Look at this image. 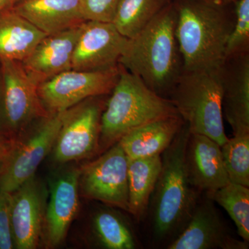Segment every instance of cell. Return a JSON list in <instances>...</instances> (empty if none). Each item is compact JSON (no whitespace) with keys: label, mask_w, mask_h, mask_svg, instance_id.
<instances>
[{"label":"cell","mask_w":249,"mask_h":249,"mask_svg":"<svg viewBox=\"0 0 249 249\" xmlns=\"http://www.w3.org/2000/svg\"><path fill=\"white\" fill-rule=\"evenodd\" d=\"M206 197L217 203L233 221L242 240L249 242V187L230 182L209 193Z\"/></svg>","instance_id":"cb8c5ba5"},{"label":"cell","mask_w":249,"mask_h":249,"mask_svg":"<svg viewBox=\"0 0 249 249\" xmlns=\"http://www.w3.org/2000/svg\"><path fill=\"white\" fill-rule=\"evenodd\" d=\"M13 9L47 35L85 22L80 0H20Z\"/></svg>","instance_id":"ac0fdd59"},{"label":"cell","mask_w":249,"mask_h":249,"mask_svg":"<svg viewBox=\"0 0 249 249\" xmlns=\"http://www.w3.org/2000/svg\"><path fill=\"white\" fill-rule=\"evenodd\" d=\"M103 96L88 98L65 111L52 150L55 163L78 161L98 152L106 103Z\"/></svg>","instance_id":"ba28073f"},{"label":"cell","mask_w":249,"mask_h":249,"mask_svg":"<svg viewBox=\"0 0 249 249\" xmlns=\"http://www.w3.org/2000/svg\"><path fill=\"white\" fill-rule=\"evenodd\" d=\"M168 249H247L249 242L232 237L209 198L197 201L182 231L167 245Z\"/></svg>","instance_id":"4fadbf2b"},{"label":"cell","mask_w":249,"mask_h":249,"mask_svg":"<svg viewBox=\"0 0 249 249\" xmlns=\"http://www.w3.org/2000/svg\"><path fill=\"white\" fill-rule=\"evenodd\" d=\"M170 0H121L113 24L121 35L132 38Z\"/></svg>","instance_id":"603a6c76"},{"label":"cell","mask_w":249,"mask_h":249,"mask_svg":"<svg viewBox=\"0 0 249 249\" xmlns=\"http://www.w3.org/2000/svg\"><path fill=\"white\" fill-rule=\"evenodd\" d=\"M47 34L13 8L0 14V60L22 62Z\"/></svg>","instance_id":"ffe728a7"},{"label":"cell","mask_w":249,"mask_h":249,"mask_svg":"<svg viewBox=\"0 0 249 249\" xmlns=\"http://www.w3.org/2000/svg\"><path fill=\"white\" fill-rule=\"evenodd\" d=\"M14 139L10 138L0 129V151L5 150L11 145Z\"/></svg>","instance_id":"f1b7e54d"},{"label":"cell","mask_w":249,"mask_h":249,"mask_svg":"<svg viewBox=\"0 0 249 249\" xmlns=\"http://www.w3.org/2000/svg\"><path fill=\"white\" fill-rule=\"evenodd\" d=\"M221 150L230 182L249 187V134L233 136Z\"/></svg>","instance_id":"d4e9b609"},{"label":"cell","mask_w":249,"mask_h":249,"mask_svg":"<svg viewBox=\"0 0 249 249\" xmlns=\"http://www.w3.org/2000/svg\"><path fill=\"white\" fill-rule=\"evenodd\" d=\"M119 66V79L101 116L99 153L107 150L132 129L179 116L170 98L160 96L142 78Z\"/></svg>","instance_id":"277c9868"},{"label":"cell","mask_w":249,"mask_h":249,"mask_svg":"<svg viewBox=\"0 0 249 249\" xmlns=\"http://www.w3.org/2000/svg\"><path fill=\"white\" fill-rule=\"evenodd\" d=\"M80 30L81 24L46 36L30 55L22 61L24 70L37 85L71 70L73 51Z\"/></svg>","instance_id":"e0dca14e"},{"label":"cell","mask_w":249,"mask_h":249,"mask_svg":"<svg viewBox=\"0 0 249 249\" xmlns=\"http://www.w3.org/2000/svg\"><path fill=\"white\" fill-rule=\"evenodd\" d=\"M176 22V10L170 1L139 34L128 38L119 61L121 66L165 98L170 97L183 70Z\"/></svg>","instance_id":"6da1fadb"},{"label":"cell","mask_w":249,"mask_h":249,"mask_svg":"<svg viewBox=\"0 0 249 249\" xmlns=\"http://www.w3.org/2000/svg\"><path fill=\"white\" fill-rule=\"evenodd\" d=\"M161 169V155L128 160V213L140 221L148 210L150 198Z\"/></svg>","instance_id":"44dd1931"},{"label":"cell","mask_w":249,"mask_h":249,"mask_svg":"<svg viewBox=\"0 0 249 249\" xmlns=\"http://www.w3.org/2000/svg\"><path fill=\"white\" fill-rule=\"evenodd\" d=\"M223 68L183 70L169 97L191 133L207 136L220 146L229 139L222 109Z\"/></svg>","instance_id":"5b68a950"},{"label":"cell","mask_w":249,"mask_h":249,"mask_svg":"<svg viewBox=\"0 0 249 249\" xmlns=\"http://www.w3.org/2000/svg\"><path fill=\"white\" fill-rule=\"evenodd\" d=\"M121 0H80L86 21L112 22Z\"/></svg>","instance_id":"4316f807"},{"label":"cell","mask_w":249,"mask_h":249,"mask_svg":"<svg viewBox=\"0 0 249 249\" xmlns=\"http://www.w3.org/2000/svg\"><path fill=\"white\" fill-rule=\"evenodd\" d=\"M186 124L169 147L161 154V169L150 198L152 231L158 240L173 241L191 219L198 201L185 165V152L190 136Z\"/></svg>","instance_id":"3957f363"},{"label":"cell","mask_w":249,"mask_h":249,"mask_svg":"<svg viewBox=\"0 0 249 249\" xmlns=\"http://www.w3.org/2000/svg\"><path fill=\"white\" fill-rule=\"evenodd\" d=\"M47 188L33 177L11 193V220L14 248L34 249L43 230Z\"/></svg>","instance_id":"7c38bea8"},{"label":"cell","mask_w":249,"mask_h":249,"mask_svg":"<svg viewBox=\"0 0 249 249\" xmlns=\"http://www.w3.org/2000/svg\"><path fill=\"white\" fill-rule=\"evenodd\" d=\"M209 4L217 5V6H232L238 0H200Z\"/></svg>","instance_id":"f546056e"},{"label":"cell","mask_w":249,"mask_h":249,"mask_svg":"<svg viewBox=\"0 0 249 249\" xmlns=\"http://www.w3.org/2000/svg\"><path fill=\"white\" fill-rule=\"evenodd\" d=\"M11 193L0 192V249L14 248L11 220Z\"/></svg>","instance_id":"83f0119b"},{"label":"cell","mask_w":249,"mask_h":249,"mask_svg":"<svg viewBox=\"0 0 249 249\" xmlns=\"http://www.w3.org/2000/svg\"><path fill=\"white\" fill-rule=\"evenodd\" d=\"M37 85L22 62L0 60V129L10 138L48 115L39 99Z\"/></svg>","instance_id":"52a82bcc"},{"label":"cell","mask_w":249,"mask_h":249,"mask_svg":"<svg viewBox=\"0 0 249 249\" xmlns=\"http://www.w3.org/2000/svg\"><path fill=\"white\" fill-rule=\"evenodd\" d=\"M183 124L179 116L160 119L129 131L118 142L128 160L161 155Z\"/></svg>","instance_id":"d6986e66"},{"label":"cell","mask_w":249,"mask_h":249,"mask_svg":"<svg viewBox=\"0 0 249 249\" xmlns=\"http://www.w3.org/2000/svg\"><path fill=\"white\" fill-rule=\"evenodd\" d=\"M9 146L7 148L5 149V150H2V151H0V164H1V160H3V157H4L5 153H6V150H8V148H9Z\"/></svg>","instance_id":"1f68e13d"},{"label":"cell","mask_w":249,"mask_h":249,"mask_svg":"<svg viewBox=\"0 0 249 249\" xmlns=\"http://www.w3.org/2000/svg\"><path fill=\"white\" fill-rule=\"evenodd\" d=\"M176 33L183 70H209L224 66L226 45L235 14L228 6L200 0H173Z\"/></svg>","instance_id":"7a4b0ae2"},{"label":"cell","mask_w":249,"mask_h":249,"mask_svg":"<svg viewBox=\"0 0 249 249\" xmlns=\"http://www.w3.org/2000/svg\"><path fill=\"white\" fill-rule=\"evenodd\" d=\"M80 168L60 172L50 185L42 237L47 248L58 247L66 237L79 208Z\"/></svg>","instance_id":"5bb4252c"},{"label":"cell","mask_w":249,"mask_h":249,"mask_svg":"<svg viewBox=\"0 0 249 249\" xmlns=\"http://www.w3.org/2000/svg\"><path fill=\"white\" fill-rule=\"evenodd\" d=\"M120 74L119 65L103 71L70 70L37 85V94L47 114L67 110L85 100L109 94Z\"/></svg>","instance_id":"9c48e42d"},{"label":"cell","mask_w":249,"mask_h":249,"mask_svg":"<svg viewBox=\"0 0 249 249\" xmlns=\"http://www.w3.org/2000/svg\"><path fill=\"white\" fill-rule=\"evenodd\" d=\"M20 0H0V14L6 10L11 9Z\"/></svg>","instance_id":"4dcf8cb0"},{"label":"cell","mask_w":249,"mask_h":249,"mask_svg":"<svg viewBox=\"0 0 249 249\" xmlns=\"http://www.w3.org/2000/svg\"><path fill=\"white\" fill-rule=\"evenodd\" d=\"M185 165L191 186L199 193L214 191L230 183L221 146L207 136L190 133Z\"/></svg>","instance_id":"2e32d148"},{"label":"cell","mask_w":249,"mask_h":249,"mask_svg":"<svg viewBox=\"0 0 249 249\" xmlns=\"http://www.w3.org/2000/svg\"><path fill=\"white\" fill-rule=\"evenodd\" d=\"M65 111L42 118L29 132L13 140L0 164V192L11 193L35 176L36 170L52 152Z\"/></svg>","instance_id":"8992f818"},{"label":"cell","mask_w":249,"mask_h":249,"mask_svg":"<svg viewBox=\"0 0 249 249\" xmlns=\"http://www.w3.org/2000/svg\"><path fill=\"white\" fill-rule=\"evenodd\" d=\"M223 118L233 136L249 134V54H237L226 60L223 68Z\"/></svg>","instance_id":"9a60e30c"},{"label":"cell","mask_w":249,"mask_h":249,"mask_svg":"<svg viewBox=\"0 0 249 249\" xmlns=\"http://www.w3.org/2000/svg\"><path fill=\"white\" fill-rule=\"evenodd\" d=\"M128 159L119 142L80 169L79 193L128 213Z\"/></svg>","instance_id":"30bf717a"},{"label":"cell","mask_w":249,"mask_h":249,"mask_svg":"<svg viewBox=\"0 0 249 249\" xmlns=\"http://www.w3.org/2000/svg\"><path fill=\"white\" fill-rule=\"evenodd\" d=\"M127 40L112 22L85 21L73 51L72 70L103 71L117 67Z\"/></svg>","instance_id":"8fae6325"},{"label":"cell","mask_w":249,"mask_h":249,"mask_svg":"<svg viewBox=\"0 0 249 249\" xmlns=\"http://www.w3.org/2000/svg\"><path fill=\"white\" fill-rule=\"evenodd\" d=\"M113 208L107 205L93 214L91 232L96 245L106 249L138 248V240L130 224Z\"/></svg>","instance_id":"7402d4cb"},{"label":"cell","mask_w":249,"mask_h":249,"mask_svg":"<svg viewBox=\"0 0 249 249\" xmlns=\"http://www.w3.org/2000/svg\"><path fill=\"white\" fill-rule=\"evenodd\" d=\"M232 6L235 22L226 45L227 59L249 51V0H238Z\"/></svg>","instance_id":"484cf974"}]
</instances>
